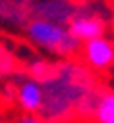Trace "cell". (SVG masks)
Returning <instances> with one entry per match:
<instances>
[{
    "label": "cell",
    "instance_id": "obj_1",
    "mask_svg": "<svg viewBox=\"0 0 114 123\" xmlns=\"http://www.w3.org/2000/svg\"><path fill=\"white\" fill-rule=\"evenodd\" d=\"M42 90L44 102L38 117L44 123H79L89 119L102 86L95 73L69 58L54 63V71L42 81Z\"/></svg>",
    "mask_w": 114,
    "mask_h": 123
},
{
    "label": "cell",
    "instance_id": "obj_2",
    "mask_svg": "<svg viewBox=\"0 0 114 123\" xmlns=\"http://www.w3.org/2000/svg\"><path fill=\"white\" fill-rule=\"evenodd\" d=\"M25 38L29 40V44L35 46L38 50L56 56L58 61H69V58L79 54L81 44L77 42L69 33L66 25L54 23L48 19H39V17H31L23 25Z\"/></svg>",
    "mask_w": 114,
    "mask_h": 123
},
{
    "label": "cell",
    "instance_id": "obj_3",
    "mask_svg": "<svg viewBox=\"0 0 114 123\" xmlns=\"http://www.w3.org/2000/svg\"><path fill=\"white\" fill-rule=\"evenodd\" d=\"M108 15H102L100 4H75V13L71 15L66 29L79 44L104 38L108 31Z\"/></svg>",
    "mask_w": 114,
    "mask_h": 123
},
{
    "label": "cell",
    "instance_id": "obj_4",
    "mask_svg": "<svg viewBox=\"0 0 114 123\" xmlns=\"http://www.w3.org/2000/svg\"><path fill=\"white\" fill-rule=\"evenodd\" d=\"M79 56H81V65L91 73L106 71L114 65V40L104 36V38L85 42L79 48Z\"/></svg>",
    "mask_w": 114,
    "mask_h": 123
},
{
    "label": "cell",
    "instance_id": "obj_5",
    "mask_svg": "<svg viewBox=\"0 0 114 123\" xmlns=\"http://www.w3.org/2000/svg\"><path fill=\"white\" fill-rule=\"evenodd\" d=\"M11 84H13V100L23 111V115L38 117L39 111H42V102H44L42 84L31 77H27V75L11 79Z\"/></svg>",
    "mask_w": 114,
    "mask_h": 123
},
{
    "label": "cell",
    "instance_id": "obj_6",
    "mask_svg": "<svg viewBox=\"0 0 114 123\" xmlns=\"http://www.w3.org/2000/svg\"><path fill=\"white\" fill-rule=\"evenodd\" d=\"M29 8V17H39V19H48L60 25H66L71 15L75 13V4L73 2H27Z\"/></svg>",
    "mask_w": 114,
    "mask_h": 123
},
{
    "label": "cell",
    "instance_id": "obj_7",
    "mask_svg": "<svg viewBox=\"0 0 114 123\" xmlns=\"http://www.w3.org/2000/svg\"><path fill=\"white\" fill-rule=\"evenodd\" d=\"M89 119L93 123H114V90L102 88L98 92Z\"/></svg>",
    "mask_w": 114,
    "mask_h": 123
},
{
    "label": "cell",
    "instance_id": "obj_8",
    "mask_svg": "<svg viewBox=\"0 0 114 123\" xmlns=\"http://www.w3.org/2000/svg\"><path fill=\"white\" fill-rule=\"evenodd\" d=\"M54 63H56V61H50V58H46V56H31L25 63V75L42 84V81H46V79L50 77V73L54 71Z\"/></svg>",
    "mask_w": 114,
    "mask_h": 123
},
{
    "label": "cell",
    "instance_id": "obj_9",
    "mask_svg": "<svg viewBox=\"0 0 114 123\" xmlns=\"http://www.w3.org/2000/svg\"><path fill=\"white\" fill-rule=\"evenodd\" d=\"M19 65H17V58L13 56V52L8 50L6 46L0 44V79H8L17 75Z\"/></svg>",
    "mask_w": 114,
    "mask_h": 123
},
{
    "label": "cell",
    "instance_id": "obj_10",
    "mask_svg": "<svg viewBox=\"0 0 114 123\" xmlns=\"http://www.w3.org/2000/svg\"><path fill=\"white\" fill-rule=\"evenodd\" d=\"M17 123H44L39 117H33V115H21L17 119Z\"/></svg>",
    "mask_w": 114,
    "mask_h": 123
},
{
    "label": "cell",
    "instance_id": "obj_11",
    "mask_svg": "<svg viewBox=\"0 0 114 123\" xmlns=\"http://www.w3.org/2000/svg\"><path fill=\"white\" fill-rule=\"evenodd\" d=\"M0 123H6V121H4V119H2V117H0Z\"/></svg>",
    "mask_w": 114,
    "mask_h": 123
}]
</instances>
